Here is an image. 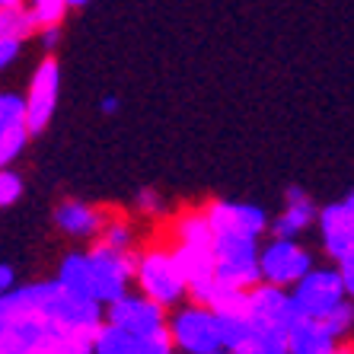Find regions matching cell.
Returning a JSON list of instances; mask_svg holds the SVG:
<instances>
[{
    "instance_id": "5bb4252c",
    "label": "cell",
    "mask_w": 354,
    "mask_h": 354,
    "mask_svg": "<svg viewBox=\"0 0 354 354\" xmlns=\"http://www.w3.org/2000/svg\"><path fill=\"white\" fill-rule=\"evenodd\" d=\"M55 221L64 233L71 236H90V233L102 230V214L96 207L83 205V201H64V205L55 211Z\"/></svg>"
},
{
    "instance_id": "1f68e13d",
    "label": "cell",
    "mask_w": 354,
    "mask_h": 354,
    "mask_svg": "<svg viewBox=\"0 0 354 354\" xmlns=\"http://www.w3.org/2000/svg\"><path fill=\"white\" fill-rule=\"evenodd\" d=\"M345 205H348V211H351V214H354V192H351V195L345 198Z\"/></svg>"
},
{
    "instance_id": "d4e9b609",
    "label": "cell",
    "mask_w": 354,
    "mask_h": 354,
    "mask_svg": "<svg viewBox=\"0 0 354 354\" xmlns=\"http://www.w3.org/2000/svg\"><path fill=\"white\" fill-rule=\"evenodd\" d=\"M19 45H23V39H13V35H0V64H3V67L13 64V58L19 55Z\"/></svg>"
},
{
    "instance_id": "e0dca14e",
    "label": "cell",
    "mask_w": 354,
    "mask_h": 354,
    "mask_svg": "<svg viewBox=\"0 0 354 354\" xmlns=\"http://www.w3.org/2000/svg\"><path fill=\"white\" fill-rule=\"evenodd\" d=\"M93 348L96 354H138V335H131L115 322H106V326H99Z\"/></svg>"
},
{
    "instance_id": "ba28073f",
    "label": "cell",
    "mask_w": 354,
    "mask_h": 354,
    "mask_svg": "<svg viewBox=\"0 0 354 354\" xmlns=\"http://www.w3.org/2000/svg\"><path fill=\"white\" fill-rule=\"evenodd\" d=\"M58 86H61V71L51 58H45L32 74L29 83V96H26V106H29V128L35 131H45V124L55 115V106H58Z\"/></svg>"
},
{
    "instance_id": "836d02e7",
    "label": "cell",
    "mask_w": 354,
    "mask_h": 354,
    "mask_svg": "<svg viewBox=\"0 0 354 354\" xmlns=\"http://www.w3.org/2000/svg\"><path fill=\"white\" fill-rule=\"evenodd\" d=\"M332 354H351V351H348V348H335V351H332Z\"/></svg>"
},
{
    "instance_id": "4fadbf2b",
    "label": "cell",
    "mask_w": 354,
    "mask_h": 354,
    "mask_svg": "<svg viewBox=\"0 0 354 354\" xmlns=\"http://www.w3.org/2000/svg\"><path fill=\"white\" fill-rule=\"evenodd\" d=\"M313 221H316L313 201H310L300 189H288V207H284V214L274 217L272 233L281 239H294L297 233H304Z\"/></svg>"
},
{
    "instance_id": "44dd1931",
    "label": "cell",
    "mask_w": 354,
    "mask_h": 354,
    "mask_svg": "<svg viewBox=\"0 0 354 354\" xmlns=\"http://www.w3.org/2000/svg\"><path fill=\"white\" fill-rule=\"evenodd\" d=\"M173 345H176L173 329L160 326V329L138 338V354H173Z\"/></svg>"
},
{
    "instance_id": "f1b7e54d",
    "label": "cell",
    "mask_w": 354,
    "mask_h": 354,
    "mask_svg": "<svg viewBox=\"0 0 354 354\" xmlns=\"http://www.w3.org/2000/svg\"><path fill=\"white\" fill-rule=\"evenodd\" d=\"M0 288H3V294H7V290H13V268H10V265H3V268H0Z\"/></svg>"
},
{
    "instance_id": "30bf717a",
    "label": "cell",
    "mask_w": 354,
    "mask_h": 354,
    "mask_svg": "<svg viewBox=\"0 0 354 354\" xmlns=\"http://www.w3.org/2000/svg\"><path fill=\"white\" fill-rule=\"evenodd\" d=\"M207 217L217 233H239V236H262L268 230V217L262 207L243 205V201H214L207 207Z\"/></svg>"
},
{
    "instance_id": "9a60e30c",
    "label": "cell",
    "mask_w": 354,
    "mask_h": 354,
    "mask_svg": "<svg viewBox=\"0 0 354 354\" xmlns=\"http://www.w3.org/2000/svg\"><path fill=\"white\" fill-rule=\"evenodd\" d=\"M221 335L227 351H252L256 345V322L249 313H217Z\"/></svg>"
},
{
    "instance_id": "8992f818",
    "label": "cell",
    "mask_w": 354,
    "mask_h": 354,
    "mask_svg": "<svg viewBox=\"0 0 354 354\" xmlns=\"http://www.w3.org/2000/svg\"><path fill=\"white\" fill-rule=\"evenodd\" d=\"M345 297L348 290L338 268L335 272L332 268H313L306 278L294 284V300L300 306V313L313 316V319H326L338 304H345Z\"/></svg>"
},
{
    "instance_id": "7a4b0ae2",
    "label": "cell",
    "mask_w": 354,
    "mask_h": 354,
    "mask_svg": "<svg viewBox=\"0 0 354 354\" xmlns=\"http://www.w3.org/2000/svg\"><path fill=\"white\" fill-rule=\"evenodd\" d=\"M138 284L140 290L157 300L160 306H173L182 300V294L189 290L185 278H182V268L176 262V252H166V249H150L140 256V265H138Z\"/></svg>"
},
{
    "instance_id": "4316f807",
    "label": "cell",
    "mask_w": 354,
    "mask_h": 354,
    "mask_svg": "<svg viewBox=\"0 0 354 354\" xmlns=\"http://www.w3.org/2000/svg\"><path fill=\"white\" fill-rule=\"evenodd\" d=\"M138 205H140V211H157V207H160V198L153 195V192H140V195H138Z\"/></svg>"
},
{
    "instance_id": "d590c367",
    "label": "cell",
    "mask_w": 354,
    "mask_h": 354,
    "mask_svg": "<svg viewBox=\"0 0 354 354\" xmlns=\"http://www.w3.org/2000/svg\"><path fill=\"white\" fill-rule=\"evenodd\" d=\"M284 354H290V351H284Z\"/></svg>"
},
{
    "instance_id": "52a82bcc",
    "label": "cell",
    "mask_w": 354,
    "mask_h": 354,
    "mask_svg": "<svg viewBox=\"0 0 354 354\" xmlns=\"http://www.w3.org/2000/svg\"><path fill=\"white\" fill-rule=\"evenodd\" d=\"M313 272V259L306 249H300L294 239H281L274 236L268 246L262 249V278L268 284H297L300 278Z\"/></svg>"
},
{
    "instance_id": "cb8c5ba5",
    "label": "cell",
    "mask_w": 354,
    "mask_h": 354,
    "mask_svg": "<svg viewBox=\"0 0 354 354\" xmlns=\"http://www.w3.org/2000/svg\"><path fill=\"white\" fill-rule=\"evenodd\" d=\"M99 243H106V246L118 249V252H128V246H131V230H128L124 223H115V227H109V230L102 233Z\"/></svg>"
},
{
    "instance_id": "6da1fadb",
    "label": "cell",
    "mask_w": 354,
    "mask_h": 354,
    "mask_svg": "<svg viewBox=\"0 0 354 354\" xmlns=\"http://www.w3.org/2000/svg\"><path fill=\"white\" fill-rule=\"evenodd\" d=\"M217 256V278L230 288L252 290L262 284V252L256 246V236H239V233H217L214 243Z\"/></svg>"
},
{
    "instance_id": "d6986e66",
    "label": "cell",
    "mask_w": 354,
    "mask_h": 354,
    "mask_svg": "<svg viewBox=\"0 0 354 354\" xmlns=\"http://www.w3.org/2000/svg\"><path fill=\"white\" fill-rule=\"evenodd\" d=\"M41 29L35 10L23 7V10H13V13H0V35H13V39H29V35Z\"/></svg>"
},
{
    "instance_id": "d6a6232c",
    "label": "cell",
    "mask_w": 354,
    "mask_h": 354,
    "mask_svg": "<svg viewBox=\"0 0 354 354\" xmlns=\"http://www.w3.org/2000/svg\"><path fill=\"white\" fill-rule=\"evenodd\" d=\"M71 7H83V3H90V0H67Z\"/></svg>"
},
{
    "instance_id": "e575fe53",
    "label": "cell",
    "mask_w": 354,
    "mask_h": 354,
    "mask_svg": "<svg viewBox=\"0 0 354 354\" xmlns=\"http://www.w3.org/2000/svg\"><path fill=\"white\" fill-rule=\"evenodd\" d=\"M227 354H249V351H227Z\"/></svg>"
},
{
    "instance_id": "603a6c76",
    "label": "cell",
    "mask_w": 354,
    "mask_h": 354,
    "mask_svg": "<svg viewBox=\"0 0 354 354\" xmlns=\"http://www.w3.org/2000/svg\"><path fill=\"white\" fill-rule=\"evenodd\" d=\"M19 195H23V179H19L17 173L3 169V176H0V205H3V207L13 205Z\"/></svg>"
},
{
    "instance_id": "2e32d148",
    "label": "cell",
    "mask_w": 354,
    "mask_h": 354,
    "mask_svg": "<svg viewBox=\"0 0 354 354\" xmlns=\"http://www.w3.org/2000/svg\"><path fill=\"white\" fill-rule=\"evenodd\" d=\"M58 281L64 284L67 290H74L80 297H96L93 294V265H90V256H67L61 262V272H58Z\"/></svg>"
},
{
    "instance_id": "8fae6325",
    "label": "cell",
    "mask_w": 354,
    "mask_h": 354,
    "mask_svg": "<svg viewBox=\"0 0 354 354\" xmlns=\"http://www.w3.org/2000/svg\"><path fill=\"white\" fill-rule=\"evenodd\" d=\"M319 230H322V246L332 259H348L354 256V214L348 211L345 201L329 205L319 211Z\"/></svg>"
},
{
    "instance_id": "ffe728a7",
    "label": "cell",
    "mask_w": 354,
    "mask_h": 354,
    "mask_svg": "<svg viewBox=\"0 0 354 354\" xmlns=\"http://www.w3.org/2000/svg\"><path fill=\"white\" fill-rule=\"evenodd\" d=\"M29 124H13V128H0V163L7 166L19 157V150L26 147V138H29Z\"/></svg>"
},
{
    "instance_id": "4dcf8cb0",
    "label": "cell",
    "mask_w": 354,
    "mask_h": 354,
    "mask_svg": "<svg viewBox=\"0 0 354 354\" xmlns=\"http://www.w3.org/2000/svg\"><path fill=\"white\" fill-rule=\"evenodd\" d=\"M115 106H118L115 96H106V99H102V112H115Z\"/></svg>"
},
{
    "instance_id": "ac0fdd59",
    "label": "cell",
    "mask_w": 354,
    "mask_h": 354,
    "mask_svg": "<svg viewBox=\"0 0 354 354\" xmlns=\"http://www.w3.org/2000/svg\"><path fill=\"white\" fill-rule=\"evenodd\" d=\"M179 243H189V246H207L214 249L217 243V230L207 214H185L179 221Z\"/></svg>"
},
{
    "instance_id": "5b68a950",
    "label": "cell",
    "mask_w": 354,
    "mask_h": 354,
    "mask_svg": "<svg viewBox=\"0 0 354 354\" xmlns=\"http://www.w3.org/2000/svg\"><path fill=\"white\" fill-rule=\"evenodd\" d=\"M249 316L256 322V329L262 332H281L290 335L297 322H300V306H297L294 294L281 288V284H256L249 290Z\"/></svg>"
},
{
    "instance_id": "277c9868",
    "label": "cell",
    "mask_w": 354,
    "mask_h": 354,
    "mask_svg": "<svg viewBox=\"0 0 354 354\" xmlns=\"http://www.w3.org/2000/svg\"><path fill=\"white\" fill-rule=\"evenodd\" d=\"M90 265H93V294L99 304H115L124 297L128 281L138 274L140 256L131 252H118V249L99 243L90 252Z\"/></svg>"
},
{
    "instance_id": "7c38bea8",
    "label": "cell",
    "mask_w": 354,
    "mask_h": 354,
    "mask_svg": "<svg viewBox=\"0 0 354 354\" xmlns=\"http://www.w3.org/2000/svg\"><path fill=\"white\" fill-rule=\"evenodd\" d=\"M288 351L290 354H332L335 351V335L329 326L313 316H300L294 329L288 335Z\"/></svg>"
},
{
    "instance_id": "83f0119b",
    "label": "cell",
    "mask_w": 354,
    "mask_h": 354,
    "mask_svg": "<svg viewBox=\"0 0 354 354\" xmlns=\"http://www.w3.org/2000/svg\"><path fill=\"white\" fill-rule=\"evenodd\" d=\"M41 45H45L48 51L58 45V26H48V29H41Z\"/></svg>"
},
{
    "instance_id": "3957f363",
    "label": "cell",
    "mask_w": 354,
    "mask_h": 354,
    "mask_svg": "<svg viewBox=\"0 0 354 354\" xmlns=\"http://www.w3.org/2000/svg\"><path fill=\"white\" fill-rule=\"evenodd\" d=\"M169 329L176 335V345L189 354H223V335H221V322L217 313L205 304L185 306L173 316Z\"/></svg>"
},
{
    "instance_id": "7402d4cb",
    "label": "cell",
    "mask_w": 354,
    "mask_h": 354,
    "mask_svg": "<svg viewBox=\"0 0 354 354\" xmlns=\"http://www.w3.org/2000/svg\"><path fill=\"white\" fill-rule=\"evenodd\" d=\"M322 322L329 326V332H332V335H335V338H338V335H345V332L354 326V306L345 300V304H338L335 310H332V313L326 316V319H322Z\"/></svg>"
},
{
    "instance_id": "f546056e",
    "label": "cell",
    "mask_w": 354,
    "mask_h": 354,
    "mask_svg": "<svg viewBox=\"0 0 354 354\" xmlns=\"http://www.w3.org/2000/svg\"><path fill=\"white\" fill-rule=\"evenodd\" d=\"M0 10H3V13H13V10H23V0H0Z\"/></svg>"
},
{
    "instance_id": "9c48e42d",
    "label": "cell",
    "mask_w": 354,
    "mask_h": 354,
    "mask_svg": "<svg viewBox=\"0 0 354 354\" xmlns=\"http://www.w3.org/2000/svg\"><path fill=\"white\" fill-rule=\"evenodd\" d=\"M163 310L166 306H160L157 300H150L147 294L144 297L124 294L122 300L109 304V322H115V326H122V329H128L131 335L140 338V335H147V332L160 329V326H166Z\"/></svg>"
},
{
    "instance_id": "484cf974",
    "label": "cell",
    "mask_w": 354,
    "mask_h": 354,
    "mask_svg": "<svg viewBox=\"0 0 354 354\" xmlns=\"http://www.w3.org/2000/svg\"><path fill=\"white\" fill-rule=\"evenodd\" d=\"M338 272H342V281H345V290H348V297H351V300H354V256L342 259V262H338Z\"/></svg>"
}]
</instances>
